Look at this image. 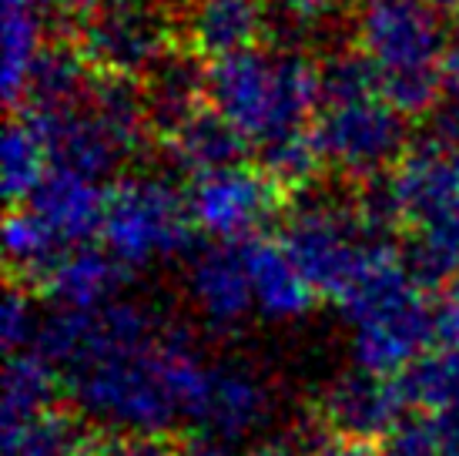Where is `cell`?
<instances>
[{
	"mask_svg": "<svg viewBox=\"0 0 459 456\" xmlns=\"http://www.w3.org/2000/svg\"><path fill=\"white\" fill-rule=\"evenodd\" d=\"M208 359L178 329L144 349L108 353L65 373V386L77 413L104 430L161 433L175 423H192Z\"/></svg>",
	"mask_w": 459,
	"mask_h": 456,
	"instance_id": "1",
	"label": "cell"
},
{
	"mask_svg": "<svg viewBox=\"0 0 459 456\" xmlns=\"http://www.w3.org/2000/svg\"><path fill=\"white\" fill-rule=\"evenodd\" d=\"M208 104L248 145L306 127L322 104L319 64L302 51H248L218 57L208 67Z\"/></svg>",
	"mask_w": 459,
	"mask_h": 456,
	"instance_id": "2",
	"label": "cell"
},
{
	"mask_svg": "<svg viewBox=\"0 0 459 456\" xmlns=\"http://www.w3.org/2000/svg\"><path fill=\"white\" fill-rule=\"evenodd\" d=\"M339 312L352 326L356 366L379 376H399L436 339L433 305L393 249L339 299Z\"/></svg>",
	"mask_w": 459,
	"mask_h": 456,
	"instance_id": "3",
	"label": "cell"
},
{
	"mask_svg": "<svg viewBox=\"0 0 459 456\" xmlns=\"http://www.w3.org/2000/svg\"><path fill=\"white\" fill-rule=\"evenodd\" d=\"M281 245L306 272L312 289L335 303L389 252V241L372 239L362 228L352 202H332L308 189L289 215Z\"/></svg>",
	"mask_w": 459,
	"mask_h": 456,
	"instance_id": "4",
	"label": "cell"
},
{
	"mask_svg": "<svg viewBox=\"0 0 459 456\" xmlns=\"http://www.w3.org/2000/svg\"><path fill=\"white\" fill-rule=\"evenodd\" d=\"M188 195L161 175H128L108 191L101 241L125 268H144L192 249Z\"/></svg>",
	"mask_w": 459,
	"mask_h": 456,
	"instance_id": "5",
	"label": "cell"
},
{
	"mask_svg": "<svg viewBox=\"0 0 459 456\" xmlns=\"http://www.w3.org/2000/svg\"><path fill=\"white\" fill-rule=\"evenodd\" d=\"M356 44L383 81L443 75L446 34L436 7L416 0H366L356 13Z\"/></svg>",
	"mask_w": 459,
	"mask_h": 456,
	"instance_id": "6",
	"label": "cell"
},
{
	"mask_svg": "<svg viewBox=\"0 0 459 456\" xmlns=\"http://www.w3.org/2000/svg\"><path fill=\"white\" fill-rule=\"evenodd\" d=\"M168 21L144 0H94L81 11L77 48L94 75L141 77L165 57Z\"/></svg>",
	"mask_w": 459,
	"mask_h": 456,
	"instance_id": "7",
	"label": "cell"
},
{
	"mask_svg": "<svg viewBox=\"0 0 459 456\" xmlns=\"http://www.w3.org/2000/svg\"><path fill=\"white\" fill-rule=\"evenodd\" d=\"M312 135L322 162L349 178L383 175L406 154V114H399L383 94L345 104H322Z\"/></svg>",
	"mask_w": 459,
	"mask_h": 456,
	"instance_id": "8",
	"label": "cell"
},
{
	"mask_svg": "<svg viewBox=\"0 0 459 456\" xmlns=\"http://www.w3.org/2000/svg\"><path fill=\"white\" fill-rule=\"evenodd\" d=\"M279 185L258 168L231 165L212 175L192 178L188 208L195 228L215 241H252L279 212Z\"/></svg>",
	"mask_w": 459,
	"mask_h": 456,
	"instance_id": "9",
	"label": "cell"
},
{
	"mask_svg": "<svg viewBox=\"0 0 459 456\" xmlns=\"http://www.w3.org/2000/svg\"><path fill=\"white\" fill-rule=\"evenodd\" d=\"M403 409H406V399L395 376H379L356 366L325 386L319 419L339 440L376 443L403 423Z\"/></svg>",
	"mask_w": 459,
	"mask_h": 456,
	"instance_id": "10",
	"label": "cell"
},
{
	"mask_svg": "<svg viewBox=\"0 0 459 456\" xmlns=\"http://www.w3.org/2000/svg\"><path fill=\"white\" fill-rule=\"evenodd\" d=\"M268 417H272V390L262 380V373L235 359L208 366L202 399L192 417V426H198V433L235 446L262 430Z\"/></svg>",
	"mask_w": 459,
	"mask_h": 456,
	"instance_id": "11",
	"label": "cell"
},
{
	"mask_svg": "<svg viewBox=\"0 0 459 456\" xmlns=\"http://www.w3.org/2000/svg\"><path fill=\"white\" fill-rule=\"evenodd\" d=\"M188 299L204 326H212L215 332L238 329L255 312V292H252L242 249L229 241H215L192 252Z\"/></svg>",
	"mask_w": 459,
	"mask_h": 456,
	"instance_id": "12",
	"label": "cell"
},
{
	"mask_svg": "<svg viewBox=\"0 0 459 456\" xmlns=\"http://www.w3.org/2000/svg\"><path fill=\"white\" fill-rule=\"evenodd\" d=\"M30 121L38 125L51 168H67V171L101 181L128 154L108 135V127L88 111V104H77V108H67V111L30 114Z\"/></svg>",
	"mask_w": 459,
	"mask_h": 456,
	"instance_id": "13",
	"label": "cell"
},
{
	"mask_svg": "<svg viewBox=\"0 0 459 456\" xmlns=\"http://www.w3.org/2000/svg\"><path fill=\"white\" fill-rule=\"evenodd\" d=\"M265 17V0H181L185 44L208 61L255 48Z\"/></svg>",
	"mask_w": 459,
	"mask_h": 456,
	"instance_id": "14",
	"label": "cell"
},
{
	"mask_svg": "<svg viewBox=\"0 0 459 456\" xmlns=\"http://www.w3.org/2000/svg\"><path fill=\"white\" fill-rule=\"evenodd\" d=\"M27 208L40 215L67 245H81L101 235L104 212H108V191L98 178L77 175L67 168H48V175L30 191Z\"/></svg>",
	"mask_w": 459,
	"mask_h": 456,
	"instance_id": "15",
	"label": "cell"
},
{
	"mask_svg": "<svg viewBox=\"0 0 459 456\" xmlns=\"http://www.w3.org/2000/svg\"><path fill=\"white\" fill-rule=\"evenodd\" d=\"M242 252L255 292V312L275 322H295L308 316L319 292L312 289L306 272L295 266V259L281 241L252 239L242 245Z\"/></svg>",
	"mask_w": 459,
	"mask_h": 456,
	"instance_id": "16",
	"label": "cell"
},
{
	"mask_svg": "<svg viewBox=\"0 0 459 456\" xmlns=\"http://www.w3.org/2000/svg\"><path fill=\"white\" fill-rule=\"evenodd\" d=\"M141 88L152 131L168 138L208 101V67H202V57L195 51H168L152 67V75L141 77Z\"/></svg>",
	"mask_w": 459,
	"mask_h": 456,
	"instance_id": "17",
	"label": "cell"
},
{
	"mask_svg": "<svg viewBox=\"0 0 459 456\" xmlns=\"http://www.w3.org/2000/svg\"><path fill=\"white\" fill-rule=\"evenodd\" d=\"M121 276L125 266L104 245L98 249L91 241H81L54 262L51 272L40 279V289L54 305L65 309H101L117 299Z\"/></svg>",
	"mask_w": 459,
	"mask_h": 456,
	"instance_id": "18",
	"label": "cell"
},
{
	"mask_svg": "<svg viewBox=\"0 0 459 456\" xmlns=\"http://www.w3.org/2000/svg\"><path fill=\"white\" fill-rule=\"evenodd\" d=\"M393 181L406 208V222H412L416 228L443 215L459 198V165L429 141L409 148L395 162Z\"/></svg>",
	"mask_w": 459,
	"mask_h": 456,
	"instance_id": "19",
	"label": "cell"
},
{
	"mask_svg": "<svg viewBox=\"0 0 459 456\" xmlns=\"http://www.w3.org/2000/svg\"><path fill=\"white\" fill-rule=\"evenodd\" d=\"M91 67L88 57L81 54L77 44H67V40H54L40 48L38 61L30 67L24 84V98L30 114H51V111H67V108H77L84 104L91 91Z\"/></svg>",
	"mask_w": 459,
	"mask_h": 456,
	"instance_id": "20",
	"label": "cell"
},
{
	"mask_svg": "<svg viewBox=\"0 0 459 456\" xmlns=\"http://www.w3.org/2000/svg\"><path fill=\"white\" fill-rule=\"evenodd\" d=\"M165 141L175 168L192 178L212 175V171H221V168H231V165H242V152L245 145H248L238 135V127L229 125L212 104L202 108L198 114H192Z\"/></svg>",
	"mask_w": 459,
	"mask_h": 456,
	"instance_id": "21",
	"label": "cell"
},
{
	"mask_svg": "<svg viewBox=\"0 0 459 456\" xmlns=\"http://www.w3.org/2000/svg\"><path fill=\"white\" fill-rule=\"evenodd\" d=\"M94 423L81 413L48 409L24 423L4 426V456H98Z\"/></svg>",
	"mask_w": 459,
	"mask_h": 456,
	"instance_id": "22",
	"label": "cell"
},
{
	"mask_svg": "<svg viewBox=\"0 0 459 456\" xmlns=\"http://www.w3.org/2000/svg\"><path fill=\"white\" fill-rule=\"evenodd\" d=\"M406 272L422 292L449 289L459 282V198L443 215L416 228V235L399 252Z\"/></svg>",
	"mask_w": 459,
	"mask_h": 456,
	"instance_id": "23",
	"label": "cell"
},
{
	"mask_svg": "<svg viewBox=\"0 0 459 456\" xmlns=\"http://www.w3.org/2000/svg\"><path fill=\"white\" fill-rule=\"evenodd\" d=\"M84 104H88V111L108 127V135L128 154L138 152L144 135L152 131L148 104H144V88H141V81H134V77L94 75Z\"/></svg>",
	"mask_w": 459,
	"mask_h": 456,
	"instance_id": "24",
	"label": "cell"
},
{
	"mask_svg": "<svg viewBox=\"0 0 459 456\" xmlns=\"http://www.w3.org/2000/svg\"><path fill=\"white\" fill-rule=\"evenodd\" d=\"M57 386H61V369L48 363L40 353L34 349L11 353L7 366H4V396H0L4 426L24 423V419L54 409Z\"/></svg>",
	"mask_w": 459,
	"mask_h": 456,
	"instance_id": "25",
	"label": "cell"
},
{
	"mask_svg": "<svg viewBox=\"0 0 459 456\" xmlns=\"http://www.w3.org/2000/svg\"><path fill=\"white\" fill-rule=\"evenodd\" d=\"M71 245L57 239L48 222L34 215L30 208H13L7 222H4V252H7V266L13 276L21 279L40 282L54 268V262L67 252Z\"/></svg>",
	"mask_w": 459,
	"mask_h": 456,
	"instance_id": "26",
	"label": "cell"
},
{
	"mask_svg": "<svg viewBox=\"0 0 459 456\" xmlns=\"http://www.w3.org/2000/svg\"><path fill=\"white\" fill-rule=\"evenodd\" d=\"M325 165L319 152V141L312 131H285L279 138H268L255 145V168L268 181H275L281 191H306Z\"/></svg>",
	"mask_w": 459,
	"mask_h": 456,
	"instance_id": "27",
	"label": "cell"
},
{
	"mask_svg": "<svg viewBox=\"0 0 459 456\" xmlns=\"http://www.w3.org/2000/svg\"><path fill=\"white\" fill-rule=\"evenodd\" d=\"M399 390L406 406H416L422 413H436V409H446V406L459 403V349H436L409 363L399 376Z\"/></svg>",
	"mask_w": 459,
	"mask_h": 456,
	"instance_id": "28",
	"label": "cell"
},
{
	"mask_svg": "<svg viewBox=\"0 0 459 456\" xmlns=\"http://www.w3.org/2000/svg\"><path fill=\"white\" fill-rule=\"evenodd\" d=\"M44 38H40V17L34 7H4L0 27V84L4 98L17 104L24 98V84L30 67L38 61Z\"/></svg>",
	"mask_w": 459,
	"mask_h": 456,
	"instance_id": "29",
	"label": "cell"
},
{
	"mask_svg": "<svg viewBox=\"0 0 459 456\" xmlns=\"http://www.w3.org/2000/svg\"><path fill=\"white\" fill-rule=\"evenodd\" d=\"M48 165H51L48 148H44L30 114L24 111L11 118L7 131H4V195H7V202H27L40 178L48 175Z\"/></svg>",
	"mask_w": 459,
	"mask_h": 456,
	"instance_id": "30",
	"label": "cell"
},
{
	"mask_svg": "<svg viewBox=\"0 0 459 456\" xmlns=\"http://www.w3.org/2000/svg\"><path fill=\"white\" fill-rule=\"evenodd\" d=\"M322 104H345L379 94V67L362 48H339L319 61Z\"/></svg>",
	"mask_w": 459,
	"mask_h": 456,
	"instance_id": "31",
	"label": "cell"
},
{
	"mask_svg": "<svg viewBox=\"0 0 459 456\" xmlns=\"http://www.w3.org/2000/svg\"><path fill=\"white\" fill-rule=\"evenodd\" d=\"M352 212H356V218L362 222V228L379 241H389L395 228L406 222L403 198H399V191H395L393 175H385V171L383 175L362 178L356 198H352Z\"/></svg>",
	"mask_w": 459,
	"mask_h": 456,
	"instance_id": "32",
	"label": "cell"
},
{
	"mask_svg": "<svg viewBox=\"0 0 459 456\" xmlns=\"http://www.w3.org/2000/svg\"><path fill=\"white\" fill-rule=\"evenodd\" d=\"M40 312L34 299L27 295L24 285H11L7 295H4V309H0V336H4V346L7 353H24V349H34L40 332Z\"/></svg>",
	"mask_w": 459,
	"mask_h": 456,
	"instance_id": "33",
	"label": "cell"
},
{
	"mask_svg": "<svg viewBox=\"0 0 459 456\" xmlns=\"http://www.w3.org/2000/svg\"><path fill=\"white\" fill-rule=\"evenodd\" d=\"M426 141L459 165V94L449 101H439V108L429 114Z\"/></svg>",
	"mask_w": 459,
	"mask_h": 456,
	"instance_id": "34",
	"label": "cell"
},
{
	"mask_svg": "<svg viewBox=\"0 0 459 456\" xmlns=\"http://www.w3.org/2000/svg\"><path fill=\"white\" fill-rule=\"evenodd\" d=\"M178 450L158 436V433H121L117 440L98 450V456H175Z\"/></svg>",
	"mask_w": 459,
	"mask_h": 456,
	"instance_id": "35",
	"label": "cell"
},
{
	"mask_svg": "<svg viewBox=\"0 0 459 456\" xmlns=\"http://www.w3.org/2000/svg\"><path fill=\"white\" fill-rule=\"evenodd\" d=\"M433 326H436V342L459 349V282L443 292V299L433 305Z\"/></svg>",
	"mask_w": 459,
	"mask_h": 456,
	"instance_id": "36",
	"label": "cell"
},
{
	"mask_svg": "<svg viewBox=\"0 0 459 456\" xmlns=\"http://www.w3.org/2000/svg\"><path fill=\"white\" fill-rule=\"evenodd\" d=\"M275 7L289 13V17H299V21H319V17H329L332 11L342 7V0H272Z\"/></svg>",
	"mask_w": 459,
	"mask_h": 456,
	"instance_id": "37",
	"label": "cell"
},
{
	"mask_svg": "<svg viewBox=\"0 0 459 456\" xmlns=\"http://www.w3.org/2000/svg\"><path fill=\"white\" fill-rule=\"evenodd\" d=\"M175 456H231V446L215 440V436H208V433H198L185 446H178Z\"/></svg>",
	"mask_w": 459,
	"mask_h": 456,
	"instance_id": "38",
	"label": "cell"
},
{
	"mask_svg": "<svg viewBox=\"0 0 459 456\" xmlns=\"http://www.w3.org/2000/svg\"><path fill=\"white\" fill-rule=\"evenodd\" d=\"M316 456H379L372 443H359V440H332Z\"/></svg>",
	"mask_w": 459,
	"mask_h": 456,
	"instance_id": "39",
	"label": "cell"
},
{
	"mask_svg": "<svg viewBox=\"0 0 459 456\" xmlns=\"http://www.w3.org/2000/svg\"><path fill=\"white\" fill-rule=\"evenodd\" d=\"M443 75H446V84L459 94V34L456 40L446 48V61H443Z\"/></svg>",
	"mask_w": 459,
	"mask_h": 456,
	"instance_id": "40",
	"label": "cell"
},
{
	"mask_svg": "<svg viewBox=\"0 0 459 456\" xmlns=\"http://www.w3.org/2000/svg\"><path fill=\"white\" fill-rule=\"evenodd\" d=\"M416 4H426V7H436V11H446V7H459V0H416Z\"/></svg>",
	"mask_w": 459,
	"mask_h": 456,
	"instance_id": "41",
	"label": "cell"
},
{
	"mask_svg": "<svg viewBox=\"0 0 459 456\" xmlns=\"http://www.w3.org/2000/svg\"><path fill=\"white\" fill-rule=\"evenodd\" d=\"M443 443H446V440H443ZM439 456H459V450H453V446H443V450H439Z\"/></svg>",
	"mask_w": 459,
	"mask_h": 456,
	"instance_id": "42",
	"label": "cell"
}]
</instances>
